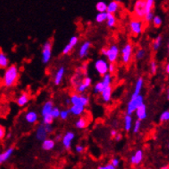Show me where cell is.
Returning a JSON list of instances; mask_svg holds the SVG:
<instances>
[{
  "label": "cell",
  "mask_w": 169,
  "mask_h": 169,
  "mask_svg": "<svg viewBox=\"0 0 169 169\" xmlns=\"http://www.w3.org/2000/svg\"><path fill=\"white\" fill-rule=\"evenodd\" d=\"M19 79V69L16 65H11L5 68L4 76L2 78L3 85L10 88L15 86Z\"/></svg>",
  "instance_id": "obj_1"
},
{
  "label": "cell",
  "mask_w": 169,
  "mask_h": 169,
  "mask_svg": "<svg viewBox=\"0 0 169 169\" xmlns=\"http://www.w3.org/2000/svg\"><path fill=\"white\" fill-rule=\"evenodd\" d=\"M133 50L134 47L131 42H127L126 44L120 49V55H121V61L123 64L128 65L132 60Z\"/></svg>",
  "instance_id": "obj_2"
},
{
  "label": "cell",
  "mask_w": 169,
  "mask_h": 169,
  "mask_svg": "<svg viewBox=\"0 0 169 169\" xmlns=\"http://www.w3.org/2000/svg\"><path fill=\"white\" fill-rule=\"evenodd\" d=\"M143 103H144V97L141 94H139L138 96L134 97V98H130V99L127 104L126 113L129 114V115H132L133 113H135L136 110Z\"/></svg>",
  "instance_id": "obj_3"
},
{
  "label": "cell",
  "mask_w": 169,
  "mask_h": 169,
  "mask_svg": "<svg viewBox=\"0 0 169 169\" xmlns=\"http://www.w3.org/2000/svg\"><path fill=\"white\" fill-rule=\"evenodd\" d=\"M129 30L133 36H138L141 35L142 31H143V27H144V24L142 19H139L136 17H134L132 19H130L129 24Z\"/></svg>",
  "instance_id": "obj_4"
},
{
  "label": "cell",
  "mask_w": 169,
  "mask_h": 169,
  "mask_svg": "<svg viewBox=\"0 0 169 169\" xmlns=\"http://www.w3.org/2000/svg\"><path fill=\"white\" fill-rule=\"evenodd\" d=\"M120 55V48L117 44H111L106 48V60L109 62L116 63V61L118 60V57Z\"/></svg>",
  "instance_id": "obj_5"
},
{
  "label": "cell",
  "mask_w": 169,
  "mask_h": 169,
  "mask_svg": "<svg viewBox=\"0 0 169 169\" xmlns=\"http://www.w3.org/2000/svg\"><path fill=\"white\" fill-rule=\"evenodd\" d=\"M70 100H71V105H83L84 107H86L90 103L89 97L84 95V93H72L70 96Z\"/></svg>",
  "instance_id": "obj_6"
},
{
  "label": "cell",
  "mask_w": 169,
  "mask_h": 169,
  "mask_svg": "<svg viewBox=\"0 0 169 169\" xmlns=\"http://www.w3.org/2000/svg\"><path fill=\"white\" fill-rule=\"evenodd\" d=\"M133 14L135 17L139 19H143L146 14L145 0H136L133 5Z\"/></svg>",
  "instance_id": "obj_7"
},
{
  "label": "cell",
  "mask_w": 169,
  "mask_h": 169,
  "mask_svg": "<svg viewBox=\"0 0 169 169\" xmlns=\"http://www.w3.org/2000/svg\"><path fill=\"white\" fill-rule=\"evenodd\" d=\"M52 58V42L47 41L41 49V61L43 64H48Z\"/></svg>",
  "instance_id": "obj_8"
},
{
  "label": "cell",
  "mask_w": 169,
  "mask_h": 169,
  "mask_svg": "<svg viewBox=\"0 0 169 169\" xmlns=\"http://www.w3.org/2000/svg\"><path fill=\"white\" fill-rule=\"evenodd\" d=\"M108 66L109 61L105 59H98V60L94 62V68L96 70V72L100 75L103 76L105 75L106 72H108Z\"/></svg>",
  "instance_id": "obj_9"
},
{
  "label": "cell",
  "mask_w": 169,
  "mask_h": 169,
  "mask_svg": "<svg viewBox=\"0 0 169 169\" xmlns=\"http://www.w3.org/2000/svg\"><path fill=\"white\" fill-rule=\"evenodd\" d=\"M93 84V80L92 78H90L88 76L84 77L82 79V80L80 84L76 85L74 89H75V92L78 93H84L87 90H88L91 85Z\"/></svg>",
  "instance_id": "obj_10"
},
{
  "label": "cell",
  "mask_w": 169,
  "mask_h": 169,
  "mask_svg": "<svg viewBox=\"0 0 169 169\" xmlns=\"http://www.w3.org/2000/svg\"><path fill=\"white\" fill-rule=\"evenodd\" d=\"M75 139V134L72 131H67L64 135L62 136V139H61V142L64 147L65 149L69 150L71 149L72 147V143L73 140Z\"/></svg>",
  "instance_id": "obj_11"
},
{
  "label": "cell",
  "mask_w": 169,
  "mask_h": 169,
  "mask_svg": "<svg viewBox=\"0 0 169 169\" xmlns=\"http://www.w3.org/2000/svg\"><path fill=\"white\" fill-rule=\"evenodd\" d=\"M38 118H39L38 113L34 110H28V111H26V113L24 114V121L27 124L31 125L36 124V123L38 122Z\"/></svg>",
  "instance_id": "obj_12"
},
{
  "label": "cell",
  "mask_w": 169,
  "mask_h": 169,
  "mask_svg": "<svg viewBox=\"0 0 169 169\" xmlns=\"http://www.w3.org/2000/svg\"><path fill=\"white\" fill-rule=\"evenodd\" d=\"M143 161V151L141 149L136 150L134 154H132L129 158V163L133 167H136L141 164Z\"/></svg>",
  "instance_id": "obj_13"
},
{
  "label": "cell",
  "mask_w": 169,
  "mask_h": 169,
  "mask_svg": "<svg viewBox=\"0 0 169 169\" xmlns=\"http://www.w3.org/2000/svg\"><path fill=\"white\" fill-rule=\"evenodd\" d=\"M91 47H92L91 41H84V42L80 45V48H79V51H78V55H79V57H80V59H84V58H85V57L87 56Z\"/></svg>",
  "instance_id": "obj_14"
},
{
  "label": "cell",
  "mask_w": 169,
  "mask_h": 169,
  "mask_svg": "<svg viewBox=\"0 0 169 169\" xmlns=\"http://www.w3.org/2000/svg\"><path fill=\"white\" fill-rule=\"evenodd\" d=\"M65 73H66L65 67H60L57 69V71L54 73V84L55 85H60L63 81Z\"/></svg>",
  "instance_id": "obj_15"
},
{
  "label": "cell",
  "mask_w": 169,
  "mask_h": 169,
  "mask_svg": "<svg viewBox=\"0 0 169 169\" xmlns=\"http://www.w3.org/2000/svg\"><path fill=\"white\" fill-rule=\"evenodd\" d=\"M112 93L113 88L111 85H109L105 87V89L103 90V92L100 93L101 98L104 103H110L111 101V98H112Z\"/></svg>",
  "instance_id": "obj_16"
},
{
  "label": "cell",
  "mask_w": 169,
  "mask_h": 169,
  "mask_svg": "<svg viewBox=\"0 0 169 169\" xmlns=\"http://www.w3.org/2000/svg\"><path fill=\"white\" fill-rule=\"evenodd\" d=\"M29 100H30V95L28 93L24 92L16 98V103L19 107H24L25 105H28Z\"/></svg>",
  "instance_id": "obj_17"
},
{
  "label": "cell",
  "mask_w": 169,
  "mask_h": 169,
  "mask_svg": "<svg viewBox=\"0 0 169 169\" xmlns=\"http://www.w3.org/2000/svg\"><path fill=\"white\" fill-rule=\"evenodd\" d=\"M48 136V133L47 132V130L45 129L44 124H40L37 126V128L36 129V138L38 141H42L45 140Z\"/></svg>",
  "instance_id": "obj_18"
},
{
  "label": "cell",
  "mask_w": 169,
  "mask_h": 169,
  "mask_svg": "<svg viewBox=\"0 0 169 169\" xmlns=\"http://www.w3.org/2000/svg\"><path fill=\"white\" fill-rule=\"evenodd\" d=\"M136 115L137 119L139 120L143 121L148 117V109H147V105H145L144 103L141 105H140L138 108L136 110Z\"/></svg>",
  "instance_id": "obj_19"
},
{
  "label": "cell",
  "mask_w": 169,
  "mask_h": 169,
  "mask_svg": "<svg viewBox=\"0 0 169 169\" xmlns=\"http://www.w3.org/2000/svg\"><path fill=\"white\" fill-rule=\"evenodd\" d=\"M121 3L118 0H112L109 4H107V10L106 12L111 13V14H116L120 11Z\"/></svg>",
  "instance_id": "obj_20"
},
{
  "label": "cell",
  "mask_w": 169,
  "mask_h": 169,
  "mask_svg": "<svg viewBox=\"0 0 169 169\" xmlns=\"http://www.w3.org/2000/svg\"><path fill=\"white\" fill-rule=\"evenodd\" d=\"M55 142L56 141H54V139L47 137L45 140L41 141V149L45 150V151H51V150L54 149Z\"/></svg>",
  "instance_id": "obj_21"
},
{
  "label": "cell",
  "mask_w": 169,
  "mask_h": 169,
  "mask_svg": "<svg viewBox=\"0 0 169 169\" xmlns=\"http://www.w3.org/2000/svg\"><path fill=\"white\" fill-rule=\"evenodd\" d=\"M70 113L72 114V116L75 117H80L81 115H83L85 110V107L83 105H72V106L69 108Z\"/></svg>",
  "instance_id": "obj_22"
},
{
  "label": "cell",
  "mask_w": 169,
  "mask_h": 169,
  "mask_svg": "<svg viewBox=\"0 0 169 169\" xmlns=\"http://www.w3.org/2000/svg\"><path fill=\"white\" fill-rule=\"evenodd\" d=\"M14 151H15V149L13 147H10L9 149L4 150V152L0 153V166L2 165L3 163H4L5 161H8L13 154Z\"/></svg>",
  "instance_id": "obj_23"
},
{
  "label": "cell",
  "mask_w": 169,
  "mask_h": 169,
  "mask_svg": "<svg viewBox=\"0 0 169 169\" xmlns=\"http://www.w3.org/2000/svg\"><path fill=\"white\" fill-rule=\"evenodd\" d=\"M143 84H144V80H143V78L140 77L136 80V82L135 87H134V91H133V93L131 94L130 98H134V97H136L139 94H141V90H142V87H143Z\"/></svg>",
  "instance_id": "obj_24"
},
{
  "label": "cell",
  "mask_w": 169,
  "mask_h": 169,
  "mask_svg": "<svg viewBox=\"0 0 169 169\" xmlns=\"http://www.w3.org/2000/svg\"><path fill=\"white\" fill-rule=\"evenodd\" d=\"M53 107H54V102L52 100L46 101L44 104H43V105H42L41 110V117L44 116V115H47V114H50Z\"/></svg>",
  "instance_id": "obj_25"
},
{
  "label": "cell",
  "mask_w": 169,
  "mask_h": 169,
  "mask_svg": "<svg viewBox=\"0 0 169 169\" xmlns=\"http://www.w3.org/2000/svg\"><path fill=\"white\" fill-rule=\"evenodd\" d=\"M106 26L110 28H113L116 27L117 24V17L115 16V14L108 13L107 12V17H106Z\"/></svg>",
  "instance_id": "obj_26"
},
{
  "label": "cell",
  "mask_w": 169,
  "mask_h": 169,
  "mask_svg": "<svg viewBox=\"0 0 169 169\" xmlns=\"http://www.w3.org/2000/svg\"><path fill=\"white\" fill-rule=\"evenodd\" d=\"M89 124V120L84 117H80L75 122V127L78 129H84L87 128Z\"/></svg>",
  "instance_id": "obj_27"
},
{
  "label": "cell",
  "mask_w": 169,
  "mask_h": 169,
  "mask_svg": "<svg viewBox=\"0 0 169 169\" xmlns=\"http://www.w3.org/2000/svg\"><path fill=\"white\" fill-rule=\"evenodd\" d=\"M124 130L126 132H129L133 126V118L132 115L127 114L124 117Z\"/></svg>",
  "instance_id": "obj_28"
},
{
  "label": "cell",
  "mask_w": 169,
  "mask_h": 169,
  "mask_svg": "<svg viewBox=\"0 0 169 169\" xmlns=\"http://www.w3.org/2000/svg\"><path fill=\"white\" fill-rule=\"evenodd\" d=\"M9 64H10V60L7 54L0 49V68L5 69L7 67H9Z\"/></svg>",
  "instance_id": "obj_29"
},
{
  "label": "cell",
  "mask_w": 169,
  "mask_h": 169,
  "mask_svg": "<svg viewBox=\"0 0 169 169\" xmlns=\"http://www.w3.org/2000/svg\"><path fill=\"white\" fill-rule=\"evenodd\" d=\"M107 17V12H98V14L95 16V21L98 24H103L106 21Z\"/></svg>",
  "instance_id": "obj_30"
},
{
  "label": "cell",
  "mask_w": 169,
  "mask_h": 169,
  "mask_svg": "<svg viewBox=\"0 0 169 169\" xmlns=\"http://www.w3.org/2000/svg\"><path fill=\"white\" fill-rule=\"evenodd\" d=\"M105 84L102 82V80L98 81L93 86V93H95V94H100L103 92V90L105 89Z\"/></svg>",
  "instance_id": "obj_31"
},
{
  "label": "cell",
  "mask_w": 169,
  "mask_h": 169,
  "mask_svg": "<svg viewBox=\"0 0 169 169\" xmlns=\"http://www.w3.org/2000/svg\"><path fill=\"white\" fill-rule=\"evenodd\" d=\"M103 79H102V82L104 83L105 86H109V85H111L112 83V75L110 73V72H106L105 75H103Z\"/></svg>",
  "instance_id": "obj_32"
},
{
  "label": "cell",
  "mask_w": 169,
  "mask_h": 169,
  "mask_svg": "<svg viewBox=\"0 0 169 169\" xmlns=\"http://www.w3.org/2000/svg\"><path fill=\"white\" fill-rule=\"evenodd\" d=\"M161 43H162V36H159L154 40L153 44H152V48L154 51H157L159 48H161Z\"/></svg>",
  "instance_id": "obj_33"
},
{
  "label": "cell",
  "mask_w": 169,
  "mask_h": 169,
  "mask_svg": "<svg viewBox=\"0 0 169 169\" xmlns=\"http://www.w3.org/2000/svg\"><path fill=\"white\" fill-rule=\"evenodd\" d=\"M54 120V118L52 117L51 113H50V114H47V115L42 116L41 124H52Z\"/></svg>",
  "instance_id": "obj_34"
},
{
  "label": "cell",
  "mask_w": 169,
  "mask_h": 169,
  "mask_svg": "<svg viewBox=\"0 0 169 169\" xmlns=\"http://www.w3.org/2000/svg\"><path fill=\"white\" fill-rule=\"evenodd\" d=\"M96 10L98 12H105L107 10V4L104 1H99L96 4Z\"/></svg>",
  "instance_id": "obj_35"
},
{
  "label": "cell",
  "mask_w": 169,
  "mask_h": 169,
  "mask_svg": "<svg viewBox=\"0 0 169 169\" xmlns=\"http://www.w3.org/2000/svg\"><path fill=\"white\" fill-rule=\"evenodd\" d=\"M154 4H155V0H145L146 13L149 11H153Z\"/></svg>",
  "instance_id": "obj_36"
},
{
  "label": "cell",
  "mask_w": 169,
  "mask_h": 169,
  "mask_svg": "<svg viewBox=\"0 0 169 169\" xmlns=\"http://www.w3.org/2000/svg\"><path fill=\"white\" fill-rule=\"evenodd\" d=\"M145 56H146V51L143 48H139L136 52V54H135V58L137 60H141L142 59H144Z\"/></svg>",
  "instance_id": "obj_37"
},
{
  "label": "cell",
  "mask_w": 169,
  "mask_h": 169,
  "mask_svg": "<svg viewBox=\"0 0 169 169\" xmlns=\"http://www.w3.org/2000/svg\"><path fill=\"white\" fill-rule=\"evenodd\" d=\"M82 79L83 78H81V74L79 72H77L76 74L74 75V76L72 77V85H73V87H75L76 85H78V84H80L81 82V80H82Z\"/></svg>",
  "instance_id": "obj_38"
},
{
  "label": "cell",
  "mask_w": 169,
  "mask_h": 169,
  "mask_svg": "<svg viewBox=\"0 0 169 169\" xmlns=\"http://www.w3.org/2000/svg\"><path fill=\"white\" fill-rule=\"evenodd\" d=\"M152 24L155 27V28H160L162 24V19L160 16H154L153 19H152Z\"/></svg>",
  "instance_id": "obj_39"
},
{
  "label": "cell",
  "mask_w": 169,
  "mask_h": 169,
  "mask_svg": "<svg viewBox=\"0 0 169 169\" xmlns=\"http://www.w3.org/2000/svg\"><path fill=\"white\" fill-rule=\"evenodd\" d=\"M70 110H69V109H65V110H60V117L59 118H60L61 120H67V118L70 116Z\"/></svg>",
  "instance_id": "obj_40"
},
{
  "label": "cell",
  "mask_w": 169,
  "mask_h": 169,
  "mask_svg": "<svg viewBox=\"0 0 169 169\" xmlns=\"http://www.w3.org/2000/svg\"><path fill=\"white\" fill-rule=\"evenodd\" d=\"M141 121L139 120V119L136 120V122L134 123V124H133L132 126L133 132H134V134H137V133L140 132V130H141Z\"/></svg>",
  "instance_id": "obj_41"
},
{
  "label": "cell",
  "mask_w": 169,
  "mask_h": 169,
  "mask_svg": "<svg viewBox=\"0 0 169 169\" xmlns=\"http://www.w3.org/2000/svg\"><path fill=\"white\" fill-rule=\"evenodd\" d=\"M167 121H169V110L163 111L160 116V122L161 123H164V122H167Z\"/></svg>",
  "instance_id": "obj_42"
},
{
  "label": "cell",
  "mask_w": 169,
  "mask_h": 169,
  "mask_svg": "<svg viewBox=\"0 0 169 169\" xmlns=\"http://www.w3.org/2000/svg\"><path fill=\"white\" fill-rule=\"evenodd\" d=\"M149 69H150V72L152 74H155L158 70V64L155 60H152L150 62V66H149Z\"/></svg>",
  "instance_id": "obj_43"
},
{
  "label": "cell",
  "mask_w": 169,
  "mask_h": 169,
  "mask_svg": "<svg viewBox=\"0 0 169 169\" xmlns=\"http://www.w3.org/2000/svg\"><path fill=\"white\" fill-rule=\"evenodd\" d=\"M73 48H74L73 46H72L70 43H67V44L66 45L64 48H63V49H62V54H65V55H67V54H69L70 53L72 52Z\"/></svg>",
  "instance_id": "obj_44"
},
{
  "label": "cell",
  "mask_w": 169,
  "mask_h": 169,
  "mask_svg": "<svg viewBox=\"0 0 169 169\" xmlns=\"http://www.w3.org/2000/svg\"><path fill=\"white\" fill-rule=\"evenodd\" d=\"M154 16V11H153L147 12V13L145 14L144 17H143V21H144L145 23H150V22L152 21V19H153Z\"/></svg>",
  "instance_id": "obj_45"
},
{
  "label": "cell",
  "mask_w": 169,
  "mask_h": 169,
  "mask_svg": "<svg viewBox=\"0 0 169 169\" xmlns=\"http://www.w3.org/2000/svg\"><path fill=\"white\" fill-rule=\"evenodd\" d=\"M60 109L59 107H55V106H54L52 109V110H51V115H52V117L54 118V119H56V118H59L60 117Z\"/></svg>",
  "instance_id": "obj_46"
},
{
  "label": "cell",
  "mask_w": 169,
  "mask_h": 169,
  "mask_svg": "<svg viewBox=\"0 0 169 169\" xmlns=\"http://www.w3.org/2000/svg\"><path fill=\"white\" fill-rule=\"evenodd\" d=\"M117 71V67H116V64L113 63V62H109L108 66V72H110V74H113L114 72Z\"/></svg>",
  "instance_id": "obj_47"
},
{
  "label": "cell",
  "mask_w": 169,
  "mask_h": 169,
  "mask_svg": "<svg viewBox=\"0 0 169 169\" xmlns=\"http://www.w3.org/2000/svg\"><path fill=\"white\" fill-rule=\"evenodd\" d=\"M68 43H70L72 46H73V47L75 48V46L79 43V37L77 36H72V37L70 38V40H69Z\"/></svg>",
  "instance_id": "obj_48"
},
{
  "label": "cell",
  "mask_w": 169,
  "mask_h": 169,
  "mask_svg": "<svg viewBox=\"0 0 169 169\" xmlns=\"http://www.w3.org/2000/svg\"><path fill=\"white\" fill-rule=\"evenodd\" d=\"M110 163L112 164L113 167H115V168H117V167H119V165H120V160L118 159V158H112L111 160H110Z\"/></svg>",
  "instance_id": "obj_49"
},
{
  "label": "cell",
  "mask_w": 169,
  "mask_h": 169,
  "mask_svg": "<svg viewBox=\"0 0 169 169\" xmlns=\"http://www.w3.org/2000/svg\"><path fill=\"white\" fill-rule=\"evenodd\" d=\"M85 150V147L83 145H77L75 147V151L78 154H83Z\"/></svg>",
  "instance_id": "obj_50"
},
{
  "label": "cell",
  "mask_w": 169,
  "mask_h": 169,
  "mask_svg": "<svg viewBox=\"0 0 169 169\" xmlns=\"http://www.w3.org/2000/svg\"><path fill=\"white\" fill-rule=\"evenodd\" d=\"M5 135H6V130H5V128L4 126L0 124V141H2L5 137Z\"/></svg>",
  "instance_id": "obj_51"
},
{
  "label": "cell",
  "mask_w": 169,
  "mask_h": 169,
  "mask_svg": "<svg viewBox=\"0 0 169 169\" xmlns=\"http://www.w3.org/2000/svg\"><path fill=\"white\" fill-rule=\"evenodd\" d=\"M98 169H116L113 165L110 162V163H107V164H105L104 166H98Z\"/></svg>",
  "instance_id": "obj_52"
},
{
  "label": "cell",
  "mask_w": 169,
  "mask_h": 169,
  "mask_svg": "<svg viewBox=\"0 0 169 169\" xmlns=\"http://www.w3.org/2000/svg\"><path fill=\"white\" fill-rule=\"evenodd\" d=\"M44 126L45 129H46V130H47V132H48V134L53 133V131H54V128H53L52 124H44Z\"/></svg>",
  "instance_id": "obj_53"
},
{
  "label": "cell",
  "mask_w": 169,
  "mask_h": 169,
  "mask_svg": "<svg viewBox=\"0 0 169 169\" xmlns=\"http://www.w3.org/2000/svg\"><path fill=\"white\" fill-rule=\"evenodd\" d=\"M114 139H115V141H120L122 139H123V135L121 134V133H117V135L113 137Z\"/></svg>",
  "instance_id": "obj_54"
},
{
  "label": "cell",
  "mask_w": 169,
  "mask_h": 169,
  "mask_svg": "<svg viewBox=\"0 0 169 169\" xmlns=\"http://www.w3.org/2000/svg\"><path fill=\"white\" fill-rule=\"evenodd\" d=\"M61 139H62V135H60V134L55 135V136H54V141H61Z\"/></svg>",
  "instance_id": "obj_55"
},
{
  "label": "cell",
  "mask_w": 169,
  "mask_h": 169,
  "mask_svg": "<svg viewBox=\"0 0 169 169\" xmlns=\"http://www.w3.org/2000/svg\"><path fill=\"white\" fill-rule=\"evenodd\" d=\"M117 133H118V131H117V129H113L110 130V136L111 137H114L116 135H117Z\"/></svg>",
  "instance_id": "obj_56"
},
{
  "label": "cell",
  "mask_w": 169,
  "mask_h": 169,
  "mask_svg": "<svg viewBox=\"0 0 169 169\" xmlns=\"http://www.w3.org/2000/svg\"><path fill=\"white\" fill-rule=\"evenodd\" d=\"M65 105H71V100H70V98H67L66 99H65Z\"/></svg>",
  "instance_id": "obj_57"
},
{
  "label": "cell",
  "mask_w": 169,
  "mask_h": 169,
  "mask_svg": "<svg viewBox=\"0 0 169 169\" xmlns=\"http://www.w3.org/2000/svg\"><path fill=\"white\" fill-rule=\"evenodd\" d=\"M101 54L103 55V56H105V54H106V48H102L100 50Z\"/></svg>",
  "instance_id": "obj_58"
},
{
  "label": "cell",
  "mask_w": 169,
  "mask_h": 169,
  "mask_svg": "<svg viewBox=\"0 0 169 169\" xmlns=\"http://www.w3.org/2000/svg\"><path fill=\"white\" fill-rule=\"evenodd\" d=\"M165 71H166V72L167 73V74H169V62H168V63H167V64L166 65Z\"/></svg>",
  "instance_id": "obj_59"
},
{
  "label": "cell",
  "mask_w": 169,
  "mask_h": 169,
  "mask_svg": "<svg viewBox=\"0 0 169 169\" xmlns=\"http://www.w3.org/2000/svg\"><path fill=\"white\" fill-rule=\"evenodd\" d=\"M167 100H169V86L167 89Z\"/></svg>",
  "instance_id": "obj_60"
},
{
  "label": "cell",
  "mask_w": 169,
  "mask_h": 169,
  "mask_svg": "<svg viewBox=\"0 0 169 169\" xmlns=\"http://www.w3.org/2000/svg\"><path fill=\"white\" fill-rule=\"evenodd\" d=\"M161 169H169V165L163 166V167H161Z\"/></svg>",
  "instance_id": "obj_61"
},
{
  "label": "cell",
  "mask_w": 169,
  "mask_h": 169,
  "mask_svg": "<svg viewBox=\"0 0 169 169\" xmlns=\"http://www.w3.org/2000/svg\"><path fill=\"white\" fill-rule=\"evenodd\" d=\"M167 48H168V51H169V41H168V44H167Z\"/></svg>",
  "instance_id": "obj_62"
},
{
  "label": "cell",
  "mask_w": 169,
  "mask_h": 169,
  "mask_svg": "<svg viewBox=\"0 0 169 169\" xmlns=\"http://www.w3.org/2000/svg\"><path fill=\"white\" fill-rule=\"evenodd\" d=\"M168 148H169V143H168Z\"/></svg>",
  "instance_id": "obj_63"
}]
</instances>
